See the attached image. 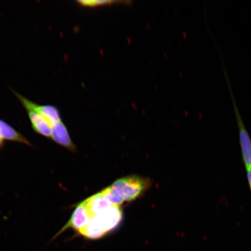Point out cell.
<instances>
[{
    "label": "cell",
    "mask_w": 251,
    "mask_h": 251,
    "mask_svg": "<svg viewBox=\"0 0 251 251\" xmlns=\"http://www.w3.org/2000/svg\"><path fill=\"white\" fill-rule=\"evenodd\" d=\"M121 206H115L107 211L92 216L87 224L77 232L78 235L90 240L99 239L117 228L122 219Z\"/></svg>",
    "instance_id": "6da1fadb"
},
{
    "label": "cell",
    "mask_w": 251,
    "mask_h": 251,
    "mask_svg": "<svg viewBox=\"0 0 251 251\" xmlns=\"http://www.w3.org/2000/svg\"><path fill=\"white\" fill-rule=\"evenodd\" d=\"M150 185L148 178L130 176L119 178L110 187L124 202H131L142 195Z\"/></svg>",
    "instance_id": "7a4b0ae2"
},
{
    "label": "cell",
    "mask_w": 251,
    "mask_h": 251,
    "mask_svg": "<svg viewBox=\"0 0 251 251\" xmlns=\"http://www.w3.org/2000/svg\"><path fill=\"white\" fill-rule=\"evenodd\" d=\"M221 56L223 70L224 72L226 81L229 93H230L232 103H233V105L235 119H236L238 125V134H239L238 136H239L240 145L241 153H242L243 161L247 169L251 168V138L250 137L249 131H248L246 127V126H245L239 109H238L237 103L236 101H235L233 90L232 89L228 72L226 68L225 67L224 58H223L222 55H221Z\"/></svg>",
    "instance_id": "3957f363"
},
{
    "label": "cell",
    "mask_w": 251,
    "mask_h": 251,
    "mask_svg": "<svg viewBox=\"0 0 251 251\" xmlns=\"http://www.w3.org/2000/svg\"><path fill=\"white\" fill-rule=\"evenodd\" d=\"M13 92L26 110H30V111L36 112L42 116L48 122L51 128L53 126L62 122L60 113L55 106L51 105L37 104V103L25 98V97L15 91H13Z\"/></svg>",
    "instance_id": "277c9868"
},
{
    "label": "cell",
    "mask_w": 251,
    "mask_h": 251,
    "mask_svg": "<svg viewBox=\"0 0 251 251\" xmlns=\"http://www.w3.org/2000/svg\"><path fill=\"white\" fill-rule=\"evenodd\" d=\"M51 139L56 144L70 150L71 151L75 152L76 150V147L72 142L67 127L62 122L51 127Z\"/></svg>",
    "instance_id": "5b68a950"
},
{
    "label": "cell",
    "mask_w": 251,
    "mask_h": 251,
    "mask_svg": "<svg viewBox=\"0 0 251 251\" xmlns=\"http://www.w3.org/2000/svg\"><path fill=\"white\" fill-rule=\"evenodd\" d=\"M28 117L36 133L49 139H51V128L45 119L36 112L26 110Z\"/></svg>",
    "instance_id": "8992f818"
},
{
    "label": "cell",
    "mask_w": 251,
    "mask_h": 251,
    "mask_svg": "<svg viewBox=\"0 0 251 251\" xmlns=\"http://www.w3.org/2000/svg\"><path fill=\"white\" fill-rule=\"evenodd\" d=\"M0 134L4 140L23 143L32 147V144L26 137L1 119H0Z\"/></svg>",
    "instance_id": "52a82bcc"
},
{
    "label": "cell",
    "mask_w": 251,
    "mask_h": 251,
    "mask_svg": "<svg viewBox=\"0 0 251 251\" xmlns=\"http://www.w3.org/2000/svg\"><path fill=\"white\" fill-rule=\"evenodd\" d=\"M78 4L84 7H96L100 6L112 5L117 3L126 2L119 1H100V0H82V1H77Z\"/></svg>",
    "instance_id": "ba28073f"
},
{
    "label": "cell",
    "mask_w": 251,
    "mask_h": 251,
    "mask_svg": "<svg viewBox=\"0 0 251 251\" xmlns=\"http://www.w3.org/2000/svg\"><path fill=\"white\" fill-rule=\"evenodd\" d=\"M247 176L248 183H249V187L251 193V168L247 169Z\"/></svg>",
    "instance_id": "9c48e42d"
},
{
    "label": "cell",
    "mask_w": 251,
    "mask_h": 251,
    "mask_svg": "<svg viewBox=\"0 0 251 251\" xmlns=\"http://www.w3.org/2000/svg\"><path fill=\"white\" fill-rule=\"evenodd\" d=\"M4 140H3L2 137L1 136V134H0V148L3 146V144H4Z\"/></svg>",
    "instance_id": "30bf717a"
}]
</instances>
